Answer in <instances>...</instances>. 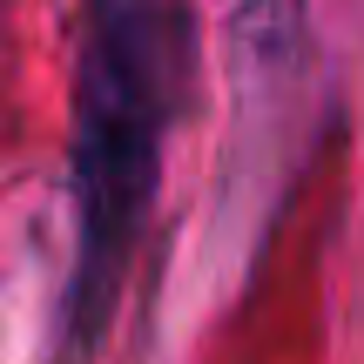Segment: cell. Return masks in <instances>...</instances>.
Instances as JSON below:
<instances>
[{
    "label": "cell",
    "instance_id": "cell-1",
    "mask_svg": "<svg viewBox=\"0 0 364 364\" xmlns=\"http://www.w3.org/2000/svg\"><path fill=\"white\" fill-rule=\"evenodd\" d=\"M189 21L176 0H88L75 54V331L95 338L142 243L182 95Z\"/></svg>",
    "mask_w": 364,
    "mask_h": 364
}]
</instances>
